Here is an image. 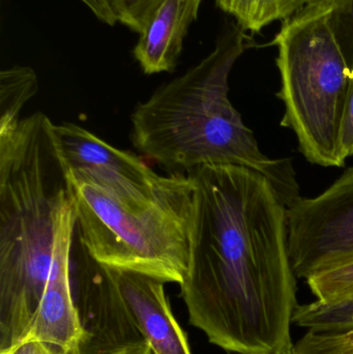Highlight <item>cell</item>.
<instances>
[{"label":"cell","mask_w":353,"mask_h":354,"mask_svg":"<svg viewBox=\"0 0 353 354\" xmlns=\"http://www.w3.org/2000/svg\"><path fill=\"white\" fill-rule=\"evenodd\" d=\"M188 174L194 192L180 286L190 324L229 353H292L298 278L287 207L254 170L204 165Z\"/></svg>","instance_id":"obj_1"},{"label":"cell","mask_w":353,"mask_h":354,"mask_svg":"<svg viewBox=\"0 0 353 354\" xmlns=\"http://www.w3.org/2000/svg\"><path fill=\"white\" fill-rule=\"evenodd\" d=\"M251 46L236 22L225 25L207 57L135 108L131 140L170 174H188L204 165L254 170L289 207L302 197L292 162L267 157L228 97L232 68Z\"/></svg>","instance_id":"obj_2"},{"label":"cell","mask_w":353,"mask_h":354,"mask_svg":"<svg viewBox=\"0 0 353 354\" xmlns=\"http://www.w3.org/2000/svg\"><path fill=\"white\" fill-rule=\"evenodd\" d=\"M50 122L37 112L0 131V351L26 338L53 264L68 185Z\"/></svg>","instance_id":"obj_3"},{"label":"cell","mask_w":353,"mask_h":354,"mask_svg":"<svg viewBox=\"0 0 353 354\" xmlns=\"http://www.w3.org/2000/svg\"><path fill=\"white\" fill-rule=\"evenodd\" d=\"M331 1H312L283 21L278 48L281 126L294 131L307 161L343 167L340 130L353 74L330 26Z\"/></svg>","instance_id":"obj_4"},{"label":"cell","mask_w":353,"mask_h":354,"mask_svg":"<svg viewBox=\"0 0 353 354\" xmlns=\"http://www.w3.org/2000/svg\"><path fill=\"white\" fill-rule=\"evenodd\" d=\"M66 181L81 247L95 262L182 284L188 270L194 192L189 174L143 206L126 205L93 185Z\"/></svg>","instance_id":"obj_5"},{"label":"cell","mask_w":353,"mask_h":354,"mask_svg":"<svg viewBox=\"0 0 353 354\" xmlns=\"http://www.w3.org/2000/svg\"><path fill=\"white\" fill-rule=\"evenodd\" d=\"M49 135L66 180L93 185L126 205L151 203L184 176H160L138 156L74 122H50Z\"/></svg>","instance_id":"obj_6"},{"label":"cell","mask_w":353,"mask_h":354,"mask_svg":"<svg viewBox=\"0 0 353 354\" xmlns=\"http://www.w3.org/2000/svg\"><path fill=\"white\" fill-rule=\"evenodd\" d=\"M286 214L296 278L353 262V166L321 195L298 198Z\"/></svg>","instance_id":"obj_7"},{"label":"cell","mask_w":353,"mask_h":354,"mask_svg":"<svg viewBox=\"0 0 353 354\" xmlns=\"http://www.w3.org/2000/svg\"><path fill=\"white\" fill-rule=\"evenodd\" d=\"M76 225V210L68 189L58 212L49 280L28 335L23 341H37L64 354H80L83 338L70 278V251Z\"/></svg>","instance_id":"obj_8"},{"label":"cell","mask_w":353,"mask_h":354,"mask_svg":"<svg viewBox=\"0 0 353 354\" xmlns=\"http://www.w3.org/2000/svg\"><path fill=\"white\" fill-rule=\"evenodd\" d=\"M79 268L75 295L83 330L80 354H116L145 342L114 282L109 268L86 252Z\"/></svg>","instance_id":"obj_9"},{"label":"cell","mask_w":353,"mask_h":354,"mask_svg":"<svg viewBox=\"0 0 353 354\" xmlns=\"http://www.w3.org/2000/svg\"><path fill=\"white\" fill-rule=\"evenodd\" d=\"M109 270L133 320L153 353L192 354L186 334L172 313L165 282L136 272Z\"/></svg>","instance_id":"obj_10"},{"label":"cell","mask_w":353,"mask_h":354,"mask_svg":"<svg viewBox=\"0 0 353 354\" xmlns=\"http://www.w3.org/2000/svg\"><path fill=\"white\" fill-rule=\"evenodd\" d=\"M201 2L164 0L147 19L133 50L144 74L175 70L189 29L198 18Z\"/></svg>","instance_id":"obj_11"},{"label":"cell","mask_w":353,"mask_h":354,"mask_svg":"<svg viewBox=\"0 0 353 354\" xmlns=\"http://www.w3.org/2000/svg\"><path fill=\"white\" fill-rule=\"evenodd\" d=\"M220 10L249 32L258 33L276 21H285L310 0H215Z\"/></svg>","instance_id":"obj_12"},{"label":"cell","mask_w":353,"mask_h":354,"mask_svg":"<svg viewBox=\"0 0 353 354\" xmlns=\"http://www.w3.org/2000/svg\"><path fill=\"white\" fill-rule=\"evenodd\" d=\"M37 89V74L29 66H14L0 72V130L20 122L23 107Z\"/></svg>","instance_id":"obj_13"},{"label":"cell","mask_w":353,"mask_h":354,"mask_svg":"<svg viewBox=\"0 0 353 354\" xmlns=\"http://www.w3.org/2000/svg\"><path fill=\"white\" fill-rule=\"evenodd\" d=\"M292 324L315 332L353 330V291L332 301L298 306Z\"/></svg>","instance_id":"obj_14"},{"label":"cell","mask_w":353,"mask_h":354,"mask_svg":"<svg viewBox=\"0 0 353 354\" xmlns=\"http://www.w3.org/2000/svg\"><path fill=\"white\" fill-rule=\"evenodd\" d=\"M306 281L317 301L339 299L353 291V262L313 274Z\"/></svg>","instance_id":"obj_15"},{"label":"cell","mask_w":353,"mask_h":354,"mask_svg":"<svg viewBox=\"0 0 353 354\" xmlns=\"http://www.w3.org/2000/svg\"><path fill=\"white\" fill-rule=\"evenodd\" d=\"M294 354H353V330H308L292 349Z\"/></svg>","instance_id":"obj_16"},{"label":"cell","mask_w":353,"mask_h":354,"mask_svg":"<svg viewBox=\"0 0 353 354\" xmlns=\"http://www.w3.org/2000/svg\"><path fill=\"white\" fill-rule=\"evenodd\" d=\"M115 22L140 35L147 19L164 0H103Z\"/></svg>","instance_id":"obj_17"},{"label":"cell","mask_w":353,"mask_h":354,"mask_svg":"<svg viewBox=\"0 0 353 354\" xmlns=\"http://www.w3.org/2000/svg\"><path fill=\"white\" fill-rule=\"evenodd\" d=\"M329 22L353 74V0L331 1Z\"/></svg>","instance_id":"obj_18"},{"label":"cell","mask_w":353,"mask_h":354,"mask_svg":"<svg viewBox=\"0 0 353 354\" xmlns=\"http://www.w3.org/2000/svg\"><path fill=\"white\" fill-rule=\"evenodd\" d=\"M340 149L344 159L353 157V77L350 81L343 118H342L341 130H340Z\"/></svg>","instance_id":"obj_19"},{"label":"cell","mask_w":353,"mask_h":354,"mask_svg":"<svg viewBox=\"0 0 353 354\" xmlns=\"http://www.w3.org/2000/svg\"><path fill=\"white\" fill-rule=\"evenodd\" d=\"M0 354H64L57 353L53 349L48 347L37 341H27L22 343L15 348L8 349V351H0Z\"/></svg>","instance_id":"obj_20"},{"label":"cell","mask_w":353,"mask_h":354,"mask_svg":"<svg viewBox=\"0 0 353 354\" xmlns=\"http://www.w3.org/2000/svg\"><path fill=\"white\" fill-rule=\"evenodd\" d=\"M80 1L85 4L86 8L93 12V16L102 22L110 25V26L116 24L115 20L110 14L103 0H80Z\"/></svg>","instance_id":"obj_21"},{"label":"cell","mask_w":353,"mask_h":354,"mask_svg":"<svg viewBox=\"0 0 353 354\" xmlns=\"http://www.w3.org/2000/svg\"><path fill=\"white\" fill-rule=\"evenodd\" d=\"M116 354H155L153 349L149 347L146 342L140 343V344L133 345L124 351H120Z\"/></svg>","instance_id":"obj_22"},{"label":"cell","mask_w":353,"mask_h":354,"mask_svg":"<svg viewBox=\"0 0 353 354\" xmlns=\"http://www.w3.org/2000/svg\"><path fill=\"white\" fill-rule=\"evenodd\" d=\"M312 1H333V0H310V2Z\"/></svg>","instance_id":"obj_23"},{"label":"cell","mask_w":353,"mask_h":354,"mask_svg":"<svg viewBox=\"0 0 353 354\" xmlns=\"http://www.w3.org/2000/svg\"><path fill=\"white\" fill-rule=\"evenodd\" d=\"M286 354H294V353H292H292H286Z\"/></svg>","instance_id":"obj_24"}]
</instances>
